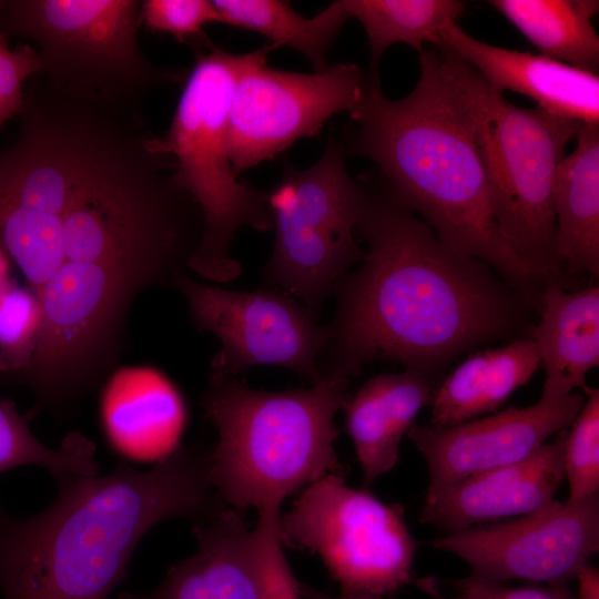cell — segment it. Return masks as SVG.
I'll return each instance as SVG.
<instances>
[{
	"mask_svg": "<svg viewBox=\"0 0 599 599\" xmlns=\"http://www.w3.org/2000/svg\"><path fill=\"white\" fill-rule=\"evenodd\" d=\"M440 47L470 65L495 91L510 90L554 115L599 123V77L542 54L509 50L481 42L448 21ZM438 48V49H439Z\"/></svg>",
	"mask_w": 599,
	"mask_h": 599,
	"instance_id": "15",
	"label": "cell"
},
{
	"mask_svg": "<svg viewBox=\"0 0 599 599\" xmlns=\"http://www.w3.org/2000/svg\"><path fill=\"white\" fill-rule=\"evenodd\" d=\"M439 52L471 114L502 237L539 278L558 275L554 177L583 123L516 106L451 51Z\"/></svg>",
	"mask_w": 599,
	"mask_h": 599,
	"instance_id": "6",
	"label": "cell"
},
{
	"mask_svg": "<svg viewBox=\"0 0 599 599\" xmlns=\"http://www.w3.org/2000/svg\"><path fill=\"white\" fill-rule=\"evenodd\" d=\"M280 511L261 512L254 528L258 599H303L278 536Z\"/></svg>",
	"mask_w": 599,
	"mask_h": 599,
	"instance_id": "29",
	"label": "cell"
},
{
	"mask_svg": "<svg viewBox=\"0 0 599 599\" xmlns=\"http://www.w3.org/2000/svg\"><path fill=\"white\" fill-rule=\"evenodd\" d=\"M140 8L136 0L0 1V32L34 43L49 84L138 110L148 93L187 75L145 57Z\"/></svg>",
	"mask_w": 599,
	"mask_h": 599,
	"instance_id": "7",
	"label": "cell"
},
{
	"mask_svg": "<svg viewBox=\"0 0 599 599\" xmlns=\"http://www.w3.org/2000/svg\"><path fill=\"white\" fill-rule=\"evenodd\" d=\"M42 71L37 50L29 45L9 49L0 43V126L20 112L24 98V82Z\"/></svg>",
	"mask_w": 599,
	"mask_h": 599,
	"instance_id": "30",
	"label": "cell"
},
{
	"mask_svg": "<svg viewBox=\"0 0 599 599\" xmlns=\"http://www.w3.org/2000/svg\"><path fill=\"white\" fill-rule=\"evenodd\" d=\"M32 415H21L11 399H0V475L24 465L47 468L58 481L97 476L95 444L80 432L69 433L60 447L49 448L29 428Z\"/></svg>",
	"mask_w": 599,
	"mask_h": 599,
	"instance_id": "25",
	"label": "cell"
},
{
	"mask_svg": "<svg viewBox=\"0 0 599 599\" xmlns=\"http://www.w3.org/2000/svg\"><path fill=\"white\" fill-rule=\"evenodd\" d=\"M540 302L532 339L546 373L541 397L557 399L583 389L599 364V288L567 292L548 282Z\"/></svg>",
	"mask_w": 599,
	"mask_h": 599,
	"instance_id": "19",
	"label": "cell"
},
{
	"mask_svg": "<svg viewBox=\"0 0 599 599\" xmlns=\"http://www.w3.org/2000/svg\"><path fill=\"white\" fill-rule=\"evenodd\" d=\"M420 77L408 95L388 99L366 74L365 93L349 113L355 123L346 155L367 158L379 185L418 213L451 251L476 258L525 290L539 277L502 237L465 95L440 52L419 55Z\"/></svg>",
	"mask_w": 599,
	"mask_h": 599,
	"instance_id": "3",
	"label": "cell"
},
{
	"mask_svg": "<svg viewBox=\"0 0 599 599\" xmlns=\"http://www.w3.org/2000/svg\"><path fill=\"white\" fill-rule=\"evenodd\" d=\"M552 184L560 271L599 272V123H583Z\"/></svg>",
	"mask_w": 599,
	"mask_h": 599,
	"instance_id": "20",
	"label": "cell"
},
{
	"mask_svg": "<svg viewBox=\"0 0 599 599\" xmlns=\"http://www.w3.org/2000/svg\"><path fill=\"white\" fill-rule=\"evenodd\" d=\"M100 418L110 447L121 457L159 463L181 447L187 410L177 387L160 369L128 366L105 380Z\"/></svg>",
	"mask_w": 599,
	"mask_h": 599,
	"instance_id": "16",
	"label": "cell"
},
{
	"mask_svg": "<svg viewBox=\"0 0 599 599\" xmlns=\"http://www.w3.org/2000/svg\"><path fill=\"white\" fill-rule=\"evenodd\" d=\"M565 434L566 429L517 463L457 483L423 506L419 521L448 534L522 517L550 505L565 480Z\"/></svg>",
	"mask_w": 599,
	"mask_h": 599,
	"instance_id": "14",
	"label": "cell"
},
{
	"mask_svg": "<svg viewBox=\"0 0 599 599\" xmlns=\"http://www.w3.org/2000/svg\"><path fill=\"white\" fill-rule=\"evenodd\" d=\"M140 20L148 29L171 34L193 48L211 42L203 33L206 24L220 23L215 7L207 0H144Z\"/></svg>",
	"mask_w": 599,
	"mask_h": 599,
	"instance_id": "28",
	"label": "cell"
},
{
	"mask_svg": "<svg viewBox=\"0 0 599 599\" xmlns=\"http://www.w3.org/2000/svg\"><path fill=\"white\" fill-rule=\"evenodd\" d=\"M539 365L532 338L470 355L437 386L429 425L453 426L495 412L529 382Z\"/></svg>",
	"mask_w": 599,
	"mask_h": 599,
	"instance_id": "21",
	"label": "cell"
},
{
	"mask_svg": "<svg viewBox=\"0 0 599 599\" xmlns=\"http://www.w3.org/2000/svg\"><path fill=\"white\" fill-rule=\"evenodd\" d=\"M196 522L192 557L173 566L153 591L119 599H258L255 535L242 514L222 506Z\"/></svg>",
	"mask_w": 599,
	"mask_h": 599,
	"instance_id": "17",
	"label": "cell"
},
{
	"mask_svg": "<svg viewBox=\"0 0 599 599\" xmlns=\"http://www.w3.org/2000/svg\"><path fill=\"white\" fill-rule=\"evenodd\" d=\"M348 383L347 376L324 373L309 388L261 392L211 374L200 404L217 432L209 459L222 502L240 514L280 511L301 488L343 474L335 416L347 400Z\"/></svg>",
	"mask_w": 599,
	"mask_h": 599,
	"instance_id": "4",
	"label": "cell"
},
{
	"mask_svg": "<svg viewBox=\"0 0 599 599\" xmlns=\"http://www.w3.org/2000/svg\"><path fill=\"white\" fill-rule=\"evenodd\" d=\"M220 23L264 35L274 48L287 47L302 53L314 72L325 70L327 52L349 19L343 1H334L311 18L297 13L288 1L214 0Z\"/></svg>",
	"mask_w": 599,
	"mask_h": 599,
	"instance_id": "23",
	"label": "cell"
},
{
	"mask_svg": "<svg viewBox=\"0 0 599 599\" xmlns=\"http://www.w3.org/2000/svg\"><path fill=\"white\" fill-rule=\"evenodd\" d=\"M12 262L0 244V292L13 280Z\"/></svg>",
	"mask_w": 599,
	"mask_h": 599,
	"instance_id": "34",
	"label": "cell"
},
{
	"mask_svg": "<svg viewBox=\"0 0 599 599\" xmlns=\"http://www.w3.org/2000/svg\"><path fill=\"white\" fill-rule=\"evenodd\" d=\"M433 546L479 579L568 585L599 550V497L556 499L530 515L445 534Z\"/></svg>",
	"mask_w": 599,
	"mask_h": 599,
	"instance_id": "12",
	"label": "cell"
},
{
	"mask_svg": "<svg viewBox=\"0 0 599 599\" xmlns=\"http://www.w3.org/2000/svg\"><path fill=\"white\" fill-rule=\"evenodd\" d=\"M282 544L316 554L341 591L384 598L413 582L417 542L400 504L326 475L278 519Z\"/></svg>",
	"mask_w": 599,
	"mask_h": 599,
	"instance_id": "9",
	"label": "cell"
},
{
	"mask_svg": "<svg viewBox=\"0 0 599 599\" xmlns=\"http://www.w3.org/2000/svg\"><path fill=\"white\" fill-rule=\"evenodd\" d=\"M40 303L26 285L12 280L0 292V377L21 384L35 351Z\"/></svg>",
	"mask_w": 599,
	"mask_h": 599,
	"instance_id": "26",
	"label": "cell"
},
{
	"mask_svg": "<svg viewBox=\"0 0 599 599\" xmlns=\"http://www.w3.org/2000/svg\"><path fill=\"white\" fill-rule=\"evenodd\" d=\"M366 74L354 63L321 72L270 68L266 62L238 79L229 111L227 144L235 175L273 160L297 140L319 136L334 114L362 101Z\"/></svg>",
	"mask_w": 599,
	"mask_h": 599,
	"instance_id": "11",
	"label": "cell"
},
{
	"mask_svg": "<svg viewBox=\"0 0 599 599\" xmlns=\"http://www.w3.org/2000/svg\"><path fill=\"white\" fill-rule=\"evenodd\" d=\"M349 18L357 19L367 37L370 53L367 75L379 79L385 51L405 43L422 54L429 42L440 47V30L465 11L458 0H342Z\"/></svg>",
	"mask_w": 599,
	"mask_h": 599,
	"instance_id": "24",
	"label": "cell"
},
{
	"mask_svg": "<svg viewBox=\"0 0 599 599\" xmlns=\"http://www.w3.org/2000/svg\"><path fill=\"white\" fill-rule=\"evenodd\" d=\"M302 586L309 595H312L316 599H384V598H377L373 596L343 592V591H341L338 595L332 596V595L321 592L316 589H313L306 585L302 583Z\"/></svg>",
	"mask_w": 599,
	"mask_h": 599,
	"instance_id": "33",
	"label": "cell"
},
{
	"mask_svg": "<svg viewBox=\"0 0 599 599\" xmlns=\"http://www.w3.org/2000/svg\"><path fill=\"white\" fill-rule=\"evenodd\" d=\"M195 59L171 125L150 146L174 159L172 177L202 214L200 244L187 268L207 281L230 282L241 274L231 246L243 226L272 230L266 192L240 182L229 154L227 121L235 85L252 67L266 62L275 50L268 42L246 52L231 53L212 42L194 48Z\"/></svg>",
	"mask_w": 599,
	"mask_h": 599,
	"instance_id": "5",
	"label": "cell"
},
{
	"mask_svg": "<svg viewBox=\"0 0 599 599\" xmlns=\"http://www.w3.org/2000/svg\"><path fill=\"white\" fill-rule=\"evenodd\" d=\"M453 599H577L568 585L509 587L468 576L456 583Z\"/></svg>",
	"mask_w": 599,
	"mask_h": 599,
	"instance_id": "31",
	"label": "cell"
},
{
	"mask_svg": "<svg viewBox=\"0 0 599 599\" xmlns=\"http://www.w3.org/2000/svg\"><path fill=\"white\" fill-rule=\"evenodd\" d=\"M583 398L580 393L557 399L540 397L527 407H510L447 427L414 424L406 436L427 466L424 505L469 476L528 457L569 427Z\"/></svg>",
	"mask_w": 599,
	"mask_h": 599,
	"instance_id": "13",
	"label": "cell"
},
{
	"mask_svg": "<svg viewBox=\"0 0 599 599\" xmlns=\"http://www.w3.org/2000/svg\"><path fill=\"white\" fill-rule=\"evenodd\" d=\"M436 388L429 375L406 368L369 378L346 400L345 425L366 487L395 467L403 437Z\"/></svg>",
	"mask_w": 599,
	"mask_h": 599,
	"instance_id": "18",
	"label": "cell"
},
{
	"mask_svg": "<svg viewBox=\"0 0 599 599\" xmlns=\"http://www.w3.org/2000/svg\"><path fill=\"white\" fill-rule=\"evenodd\" d=\"M173 287L184 296L193 326L221 343L210 363L212 375L235 377L252 366L276 365L312 384L324 376L319 359L327 325L300 301L270 286L251 292L211 286L185 272Z\"/></svg>",
	"mask_w": 599,
	"mask_h": 599,
	"instance_id": "10",
	"label": "cell"
},
{
	"mask_svg": "<svg viewBox=\"0 0 599 599\" xmlns=\"http://www.w3.org/2000/svg\"><path fill=\"white\" fill-rule=\"evenodd\" d=\"M499 13L540 54L597 73L599 37L591 24L599 2L593 0H490Z\"/></svg>",
	"mask_w": 599,
	"mask_h": 599,
	"instance_id": "22",
	"label": "cell"
},
{
	"mask_svg": "<svg viewBox=\"0 0 599 599\" xmlns=\"http://www.w3.org/2000/svg\"><path fill=\"white\" fill-rule=\"evenodd\" d=\"M341 141L329 138L319 160L297 170L285 159L280 182L266 192L275 231L264 286L318 313L348 267L364 257L356 242L365 191L346 169Z\"/></svg>",
	"mask_w": 599,
	"mask_h": 599,
	"instance_id": "8",
	"label": "cell"
},
{
	"mask_svg": "<svg viewBox=\"0 0 599 599\" xmlns=\"http://www.w3.org/2000/svg\"><path fill=\"white\" fill-rule=\"evenodd\" d=\"M223 506L209 454L180 447L149 471L120 463L110 474L59 481L55 499L29 517L0 502L3 599H106L140 539L172 517L204 518Z\"/></svg>",
	"mask_w": 599,
	"mask_h": 599,
	"instance_id": "2",
	"label": "cell"
},
{
	"mask_svg": "<svg viewBox=\"0 0 599 599\" xmlns=\"http://www.w3.org/2000/svg\"><path fill=\"white\" fill-rule=\"evenodd\" d=\"M575 580L578 583L577 599H599V571L590 562L578 571Z\"/></svg>",
	"mask_w": 599,
	"mask_h": 599,
	"instance_id": "32",
	"label": "cell"
},
{
	"mask_svg": "<svg viewBox=\"0 0 599 599\" xmlns=\"http://www.w3.org/2000/svg\"><path fill=\"white\" fill-rule=\"evenodd\" d=\"M300 588H301L303 599H316L303 588L302 583H300Z\"/></svg>",
	"mask_w": 599,
	"mask_h": 599,
	"instance_id": "35",
	"label": "cell"
},
{
	"mask_svg": "<svg viewBox=\"0 0 599 599\" xmlns=\"http://www.w3.org/2000/svg\"><path fill=\"white\" fill-rule=\"evenodd\" d=\"M583 392L581 408L565 434L564 471L571 500L599 490V389L586 386Z\"/></svg>",
	"mask_w": 599,
	"mask_h": 599,
	"instance_id": "27",
	"label": "cell"
},
{
	"mask_svg": "<svg viewBox=\"0 0 599 599\" xmlns=\"http://www.w3.org/2000/svg\"><path fill=\"white\" fill-rule=\"evenodd\" d=\"M362 185L356 235L367 248L361 266L334 287L324 373L351 378L366 363L393 361L428 375L514 325L517 302L488 265L448 248L379 183Z\"/></svg>",
	"mask_w": 599,
	"mask_h": 599,
	"instance_id": "1",
	"label": "cell"
}]
</instances>
